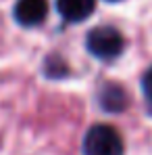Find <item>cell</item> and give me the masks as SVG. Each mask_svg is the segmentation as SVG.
<instances>
[{"label":"cell","mask_w":152,"mask_h":155,"mask_svg":"<svg viewBox=\"0 0 152 155\" xmlns=\"http://www.w3.org/2000/svg\"><path fill=\"white\" fill-rule=\"evenodd\" d=\"M83 155H123V138L113 126H92L83 136Z\"/></svg>","instance_id":"cell-1"},{"label":"cell","mask_w":152,"mask_h":155,"mask_svg":"<svg viewBox=\"0 0 152 155\" xmlns=\"http://www.w3.org/2000/svg\"><path fill=\"white\" fill-rule=\"evenodd\" d=\"M85 46L88 51L92 52L96 59H115L119 57L123 51V36L119 29L108 25L96 27L88 34V40H85Z\"/></svg>","instance_id":"cell-2"},{"label":"cell","mask_w":152,"mask_h":155,"mask_svg":"<svg viewBox=\"0 0 152 155\" xmlns=\"http://www.w3.org/2000/svg\"><path fill=\"white\" fill-rule=\"evenodd\" d=\"M108 2H119V0H108Z\"/></svg>","instance_id":"cell-7"},{"label":"cell","mask_w":152,"mask_h":155,"mask_svg":"<svg viewBox=\"0 0 152 155\" xmlns=\"http://www.w3.org/2000/svg\"><path fill=\"white\" fill-rule=\"evenodd\" d=\"M48 15L46 0H19L15 4V21L23 27L40 25Z\"/></svg>","instance_id":"cell-3"},{"label":"cell","mask_w":152,"mask_h":155,"mask_svg":"<svg viewBox=\"0 0 152 155\" xmlns=\"http://www.w3.org/2000/svg\"><path fill=\"white\" fill-rule=\"evenodd\" d=\"M94 4L96 0H56V11L60 13L63 19L79 23L94 13Z\"/></svg>","instance_id":"cell-4"},{"label":"cell","mask_w":152,"mask_h":155,"mask_svg":"<svg viewBox=\"0 0 152 155\" xmlns=\"http://www.w3.org/2000/svg\"><path fill=\"white\" fill-rule=\"evenodd\" d=\"M100 101H102V107H104V109H108V111H119V109L125 107V94H123V90H121L119 86L110 84V86H106V88L102 90Z\"/></svg>","instance_id":"cell-5"},{"label":"cell","mask_w":152,"mask_h":155,"mask_svg":"<svg viewBox=\"0 0 152 155\" xmlns=\"http://www.w3.org/2000/svg\"><path fill=\"white\" fill-rule=\"evenodd\" d=\"M142 88H144L146 99L152 103V67L146 71V76H144V80H142Z\"/></svg>","instance_id":"cell-6"}]
</instances>
